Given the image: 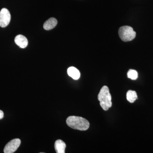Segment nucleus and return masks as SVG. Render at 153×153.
Masks as SVG:
<instances>
[{"instance_id":"nucleus-7","label":"nucleus","mask_w":153,"mask_h":153,"mask_svg":"<svg viewBox=\"0 0 153 153\" xmlns=\"http://www.w3.org/2000/svg\"><path fill=\"white\" fill-rule=\"evenodd\" d=\"M55 148L56 153H65L66 145L62 140H58L55 142Z\"/></svg>"},{"instance_id":"nucleus-10","label":"nucleus","mask_w":153,"mask_h":153,"mask_svg":"<svg viewBox=\"0 0 153 153\" xmlns=\"http://www.w3.org/2000/svg\"><path fill=\"white\" fill-rule=\"evenodd\" d=\"M126 98L128 101L130 103H133L137 99V95L134 91L129 90L126 94Z\"/></svg>"},{"instance_id":"nucleus-5","label":"nucleus","mask_w":153,"mask_h":153,"mask_svg":"<svg viewBox=\"0 0 153 153\" xmlns=\"http://www.w3.org/2000/svg\"><path fill=\"white\" fill-rule=\"evenodd\" d=\"M21 141L19 139H15L9 142L4 149V153H13L18 149L21 144Z\"/></svg>"},{"instance_id":"nucleus-4","label":"nucleus","mask_w":153,"mask_h":153,"mask_svg":"<svg viewBox=\"0 0 153 153\" xmlns=\"http://www.w3.org/2000/svg\"><path fill=\"white\" fill-rule=\"evenodd\" d=\"M11 15L7 9L3 8L0 12V27L4 28L10 24Z\"/></svg>"},{"instance_id":"nucleus-9","label":"nucleus","mask_w":153,"mask_h":153,"mask_svg":"<svg viewBox=\"0 0 153 153\" xmlns=\"http://www.w3.org/2000/svg\"><path fill=\"white\" fill-rule=\"evenodd\" d=\"M67 73L69 76L72 77L73 79L76 80L80 77V74L79 70L75 67L71 66L69 67L67 69Z\"/></svg>"},{"instance_id":"nucleus-11","label":"nucleus","mask_w":153,"mask_h":153,"mask_svg":"<svg viewBox=\"0 0 153 153\" xmlns=\"http://www.w3.org/2000/svg\"><path fill=\"white\" fill-rule=\"evenodd\" d=\"M128 77L130 79L135 80L138 77L137 72L133 69H130L127 73Z\"/></svg>"},{"instance_id":"nucleus-12","label":"nucleus","mask_w":153,"mask_h":153,"mask_svg":"<svg viewBox=\"0 0 153 153\" xmlns=\"http://www.w3.org/2000/svg\"><path fill=\"white\" fill-rule=\"evenodd\" d=\"M4 114L2 111L0 110V120L2 119L4 117Z\"/></svg>"},{"instance_id":"nucleus-1","label":"nucleus","mask_w":153,"mask_h":153,"mask_svg":"<svg viewBox=\"0 0 153 153\" xmlns=\"http://www.w3.org/2000/svg\"><path fill=\"white\" fill-rule=\"evenodd\" d=\"M66 123L68 126L74 129L87 130L89 127V123L84 118L72 116L67 118Z\"/></svg>"},{"instance_id":"nucleus-3","label":"nucleus","mask_w":153,"mask_h":153,"mask_svg":"<svg viewBox=\"0 0 153 153\" xmlns=\"http://www.w3.org/2000/svg\"><path fill=\"white\" fill-rule=\"evenodd\" d=\"M118 34L120 39L124 42L132 41L136 36V33L133 29L128 26L120 27L119 29Z\"/></svg>"},{"instance_id":"nucleus-8","label":"nucleus","mask_w":153,"mask_h":153,"mask_svg":"<svg viewBox=\"0 0 153 153\" xmlns=\"http://www.w3.org/2000/svg\"><path fill=\"white\" fill-rule=\"evenodd\" d=\"M57 24V21L55 18H51L48 19L44 23V28L46 30H52L56 27Z\"/></svg>"},{"instance_id":"nucleus-6","label":"nucleus","mask_w":153,"mask_h":153,"mask_svg":"<svg viewBox=\"0 0 153 153\" xmlns=\"http://www.w3.org/2000/svg\"><path fill=\"white\" fill-rule=\"evenodd\" d=\"M15 43L20 48H26L28 45V40L25 36L22 35L17 36L15 38Z\"/></svg>"},{"instance_id":"nucleus-2","label":"nucleus","mask_w":153,"mask_h":153,"mask_svg":"<svg viewBox=\"0 0 153 153\" xmlns=\"http://www.w3.org/2000/svg\"><path fill=\"white\" fill-rule=\"evenodd\" d=\"M98 100L100 106L104 111H107L112 106L111 96L107 86L105 85L102 88L98 95Z\"/></svg>"}]
</instances>
